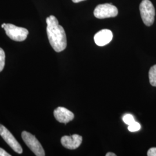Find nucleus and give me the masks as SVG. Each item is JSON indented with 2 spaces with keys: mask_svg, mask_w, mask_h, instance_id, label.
I'll list each match as a JSON object with an SVG mask.
<instances>
[{
  "mask_svg": "<svg viewBox=\"0 0 156 156\" xmlns=\"http://www.w3.org/2000/svg\"><path fill=\"white\" fill-rule=\"evenodd\" d=\"M0 135L9 145L12 149L18 154H22L23 149L22 146L17 141L11 133L4 127L3 125L0 124Z\"/></svg>",
  "mask_w": 156,
  "mask_h": 156,
  "instance_id": "423d86ee",
  "label": "nucleus"
},
{
  "mask_svg": "<svg viewBox=\"0 0 156 156\" xmlns=\"http://www.w3.org/2000/svg\"><path fill=\"white\" fill-rule=\"evenodd\" d=\"M6 25V23H3L2 25H1V27L2 28H4V27H5V26Z\"/></svg>",
  "mask_w": 156,
  "mask_h": 156,
  "instance_id": "a211bd4d",
  "label": "nucleus"
},
{
  "mask_svg": "<svg viewBox=\"0 0 156 156\" xmlns=\"http://www.w3.org/2000/svg\"><path fill=\"white\" fill-rule=\"evenodd\" d=\"M140 128L141 126L140 123L135 121L134 123L128 126V129L130 132H136L139 131Z\"/></svg>",
  "mask_w": 156,
  "mask_h": 156,
  "instance_id": "f8f14e48",
  "label": "nucleus"
},
{
  "mask_svg": "<svg viewBox=\"0 0 156 156\" xmlns=\"http://www.w3.org/2000/svg\"><path fill=\"white\" fill-rule=\"evenodd\" d=\"M149 78L151 85L156 87V65L151 67L149 72Z\"/></svg>",
  "mask_w": 156,
  "mask_h": 156,
  "instance_id": "9d476101",
  "label": "nucleus"
},
{
  "mask_svg": "<svg viewBox=\"0 0 156 156\" xmlns=\"http://www.w3.org/2000/svg\"><path fill=\"white\" fill-rule=\"evenodd\" d=\"M148 156H156V147H151L147 153Z\"/></svg>",
  "mask_w": 156,
  "mask_h": 156,
  "instance_id": "4468645a",
  "label": "nucleus"
},
{
  "mask_svg": "<svg viewBox=\"0 0 156 156\" xmlns=\"http://www.w3.org/2000/svg\"><path fill=\"white\" fill-rule=\"evenodd\" d=\"M8 153H7L5 151H4L3 149L0 148V156H11Z\"/></svg>",
  "mask_w": 156,
  "mask_h": 156,
  "instance_id": "2eb2a0df",
  "label": "nucleus"
},
{
  "mask_svg": "<svg viewBox=\"0 0 156 156\" xmlns=\"http://www.w3.org/2000/svg\"><path fill=\"white\" fill-rule=\"evenodd\" d=\"M22 138L29 149L36 156H45V151L43 147L34 135L27 131H23Z\"/></svg>",
  "mask_w": 156,
  "mask_h": 156,
  "instance_id": "7ed1b4c3",
  "label": "nucleus"
},
{
  "mask_svg": "<svg viewBox=\"0 0 156 156\" xmlns=\"http://www.w3.org/2000/svg\"><path fill=\"white\" fill-rule=\"evenodd\" d=\"M140 13L142 21L146 26H151L154 22L155 9L149 0H142L140 5Z\"/></svg>",
  "mask_w": 156,
  "mask_h": 156,
  "instance_id": "f03ea898",
  "label": "nucleus"
},
{
  "mask_svg": "<svg viewBox=\"0 0 156 156\" xmlns=\"http://www.w3.org/2000/svg\"><path fill=\"white\" fill-rule=\"evenodd\" d=\"M4 29L9 38L17 42L24 41L27 38L29 33L26 28L17 27L10 23L6 24Z\"/></svg>",
  "mask_w": 156,
  "mask_h": 156,
  "instance_id": "20e7f679",
  "label": "nucleus"
},
{
  "mask_svg": "<svg viewBox=\"0 0 156 156\" xmlns=\"http://www.w3.org/2000/svg\"><path fill=\"white\" fill-rule=\"evenodd\" d=\"M118 14L117 8L112 3L100 4L95 8L94 15L98 19H105L116 17Z\"/></svg>",
  "mask_w": 156,
  "mask_h": 156,
  "instance_id": "39448f33",
  "label": "nucleus"
},
{
  "mask_svg": "<svg viewBox=\"0 0 156 156\" xmlns=\"http://www.w3.org/2000/svg\"><path fill=\"white\" fill-rule=\"evenodd\" d=\"M123 122L127 125H130L135 122L134 116L131 114H126L123 117Z\"/></svg>",
  "mask_w": 156,
  "mask_h": 156,
  "instance_id": "ddd939ff",
  "label": "nucleus"
},
{
  "mask_svg": "<svg viewBox=\"0 0 156 156\" xmlns=\"http://www.w3.org/2000/svg\"><path fill=\"white\" fill-rule=\"evenodd\" d=\"M116 154L113 153H112V152H109V153H107L106 154V156H116Z\"/></svg>",
  "mask_w": 156,
  "mask_h": 156,
  "instance_id": "dca6fc26",
  "label": "nucleus"
},
{
  "mask_svg": "<svg viewBox=\"0 0 156 156\" xmlns=\"http://www.w3.org/2000/svg\"><path fill=\"white\" fill-rule=\"evenodd\" d=\"M5 64V53L4 50L0 48V73L3 70Z\"/></svg>",
  "mask_w": 156,
  "mask_h": 156,
  "instance_id": "9b49d317",
  "label": "nucleus"
},
{
  "mask_svg": "<svg viewBox=\"0 0 156 156\" xmlns=\"http://www.w3.org/2000/svg\"><path fill=\"white\" fill-rule=\"evenodd\" d=\"M113 38V34L111 30L104 29L98 32L94 35V39L96 45L104 46L108 44Z\"/></svg>",
  "mask_w": 156,
  "mask_h": 156,
  "instance_id": "1a4fd4ad",
  "label": "nucleus"
},
{
  "mask_svg": "<svg viewBox=\"0 0 156 156\" xmlns=\"http://www.w3.org/2000/svg\"><path fill=\"white\" fill-rule=\"evenodd\" d=\"M73 2L75 3H78V2H82V1H83L85 0H72Z\"/></svg>",
  "mask_w": 156,
  "mask_h": 156,
  "instance_id": "f3484780",
  "label": "nucleus"
},
{
  "mask_svg": "<svg viewBox=\"0 0 156 156\" xmlns=\"http://www.w3.org/2000/svg\"><path fill=\"white\" fill-rule=\"evenodd\" d=\"M82 142V136L78 135L73 134L72 136L65 135L61 138L62 145L70 150H74L78 148Z\"/></svg>",
  "mask_w": 156,
  "mask_h": 156,
  "instance_id": "0eeeda50",
  "label": "nucleus"
},
{
  "mask_svg": "<svg viewBox=\"0 0 156 156\" xmlns=\"http://www.w3.org/2000/svg\"><path fill=\"white\" fill-rule=\"evenodd\" d=\"M46 32L49 43L56 52H61L67 48V37L64 28L56 17L50 15L46 19Z\"/></svg>",
  "mask_w": 156,
  "mask_h": 156,
  "instance_id": "f257e3e1",
  "label": "nucleus"
},
{
  "mask_svg": "<svg viewBox=\"0 0 156 156\" xmlns=\"http://www.w3.org/2000/svg\"><path fill=\"white\" fill-rule=\"evenodd\" d=\"M54 116L60 123L67 124L74 119V114L67 108L58 107L54 111Z\"/></svg>",
  "mask_w": 156,
  "mask_h": 156,
  "instance_id": "6e6552de",
  "label": "nucleus"
}]
</instances>
